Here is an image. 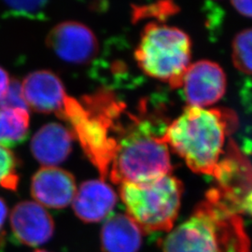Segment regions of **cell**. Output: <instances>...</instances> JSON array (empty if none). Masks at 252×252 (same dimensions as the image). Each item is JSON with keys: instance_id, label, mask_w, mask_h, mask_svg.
I'll list each match as a JSON object with an SVG mask.
<instances>
[{"instance_id": "cell-12", "label": "cell", "mask_w": 252, "mask_h": 252, "mask_svg": "<svg viewBox=\"0 0 252 252\" xmlns=\"http://www.w3.org/2000/svg\"><path fill=\"white\" fill-rule=\"evenodd\" d=\"M72 132L66 127L50 123L42 126L32 137L30 149L37 162L54 166L67 159L72 151Z\"/></svg>"}, {"instance_id": "cell-2", "label": "cell", "mask_w": 252, "mask_h": 252, "mask_svg": "<svg viewBox=\"0 0 252 252\" xmlns=\"http://www.w3.org/2000/svg\"><path fill=\"white\" fill-rule=\"evenodd\" d=\"M162 247L163 252H250L251 241L239 214L207 193Z\"/></svg>"}, {"instance_id": "cell-13", "label": "cell", "mask_w": 252, "mask_h": 252, "mask_svg": "<svg viewBox=\"0 0 252 252\" xmlns=\"http://www.w3.org/2000/svg\"><path fill=\"white\" fill-rule=\"evenodd\" d=\"M103 252H138L142 245V230L126 214L109 218L101 231Z\"/></svg>"}, {"instance_id": "cell-9", "label": "cell", "mask_w": 252, "mask_h": 252, "mask_svg": "<svg viewBox=\"0 0 252 252\" xmlns=\"http://www.w3.org/2000/svg\"><path fill=\"white\" fill-rule=\"evenodd\" d=\"M22 89L28 108L40 113L54 112L59 116L68 97L61 79L50 70L29 73Z\"/></svg>"}, {"instance_id": "cell-3", "label": "cell", "mask_w": 252, "mask_h": 252, "mask_svg": "<svg viewBox=\"0 0 252 252\" xmlns=\"http://www.w3.org/2000/svg\"><path fill=\"white\" fill-rule=\"evenodd\" d=\"M166 128L148 114L120 145L107 179L116 184L140 183L169 175L173 166L163 139Z\"/></svg>"}, {"instance_id": "cell-14", "label": "cell", "mask_w": 252, "mask_h": 252, "mask_svg": "<svg viewBox=\"0 0 252 252\" xmlns=\"http://www.w3.org/2000/svg\"><path fill=\"white\" fill-rule=\"evenodd\" d=\"M29 112L23 108H0V146L13 148L24 143L29 133Z\"/></svg>"}, {"instance_id": "cell-8", "label": "cell", "mask_w": 252, "mask_h": 252, "mask_svg": "<svg viewBox=\"0 0 252 252\" xmlns=\"http://www.w3.org/2000/svg\"><path fill=\"white\" fill-rule=\"evenodd\" d=\"M10 227L20 243L37 247L48 242L54 235L53 217L38 203L20 202L10 213Z\"/></svg>"}, {"instance_id": "cell-23", "label": "cell", "mask_w": 252, "mask_h": 252, "mask_svg": "<svg viewBox=\"0 0 252 252\" xmlns=\"http://www.w3.org/2000/svg\"><path fill=\"white\" fill-rule=\"evenodd\" d=\"M46 252V251H36V252Z\"/></svg>"}, {"instance_id": "cell-7", "label": "cell", "mask_w": 252, "mask_h": 252, "mask_svg": "<svg viewBox=\"0 0 252 252\" xmlns=\"http://www.w3.org/2000/svg\"><path fill=\"white\" fill-rule=\"evenodd\" d=\"M182 87L190 107H207L220 99L226 91L223 69L212 61L202 60L189 64Z\"/></svg>"}, {"instance_id": "cell-10", "label": "cell", "mask_w": 252, "mask_h": 252, "mask_svg": "<svg viewBox=\"0 0 252 252\" xmlns=\"http://www.w3.org/2000/svg\"><path fill=\"white\" fill-rule=\"evenodd\" d=\"M77 192L72 174L54 166H44L33 176L31 194L36 203L51 208L70 205Z\"/></svg>"}, {"instance_id": "cell-1", "label": "cell", "mask_w": 252, "mask_h": 252, "mask_svg": "<svg viewBox=\"0 0 252 252\" xmlns=\"http://www.w3.org/2000/svg\"><path fill=\"white\" fill-rule=\"evenodd\" d=\"M236 126L235 115L227 109L189 107L167 126L163 139L192 171L214 177L225 154L226 136Z\"/></svg>"}, {"instance_id": "cell-11", "label": "cell", "mask_w": 252, "mask_h": 252, "mask_svg": "<svg viewBox=\"0 0 252 252\" xmlns=\"http://www.w3.org/2000/svg\"><path fill=\"white\" fill-rule=\"evenodd\" d=\"M117 202L113 189L103 180L83 182L73 199L75 214L82 221L98 222L112 211Z\"/></svg>"}, {"instance_id": "cell-19", "label": "cell", "mask_w": 252, "mask_h": 252, "mask_svg": "<svg viewBox=\"0 0 252 252\" xmlns=\"http://www.w3.org/2000/svg\"><path fill=\"white\" fill-rule=\"evenodd\" d=\"M236 11L248 18H252V0H231Z\"/></svg>"}, {"instance_id": "cell-21", "label": "cell", "mask_w": 252, "mask_h": 252, "mask_svg": "<svg viewBox=\"0 0 252 252\" xmlns=\"http://www.w3.org/2000/svg\"><path fill=\"white\" fill-rule=\"evenodd\" d=\"M10 79L9 73L7 72L3 67L0 66V100L3 98L6 92L8 90Z\"/></svg>"}, {"instance_id": "cell-5", "label": "cell", "mask_w": 252, "mask_h": 252, "mask_svg": "<svg viewBox=\"0 0 252 252\" xmlns=\"http://www.w3.org/2000/svg\"><path fill=\"white\" fill-rule=\"evenodd\" d=\"M183 185L169 175L140 183H124L121 197L128 215L146 233L168 232L178 218Z\"/></svg>"}, {"instance_id": "cell-4", "label": "cell", "mask_w": 252, "mask_h": 252, "mask_svg": "<svg viewBox=\"0 0 252 252\" xmlns=\"http://www.w3.org/2000/svg\"><path fill=\"white\" fill-rule=\"evenodd\" d=\"M191 40L183 30L159 23L145 27L135 52L136 63L148 76L182 87L189 66Z\"/></svg>"}, {"instance_id": "cell-22", "label": "cell", "mask_w": 252, "mask_h": 252, "mask_svg": "<svg viewBox=\"0 0 252 252\" xmlns=\"http://www.w3.org/2000/svg\"><path fill=\"white\" fill-rule=\"evenodd\" d=\"M240 212H246L252 215V190L245 197L240 206Z\"/></svg>"}, {"instance_id": "cell-6", "label": "cell", "mask_w": 252, "mask_h": 252, "mask_svg": "<svg viewBox=\"0 0 252 252\" xmlns=\"http://www.w3.org/2000/svg\"><path fill=\"white\" fill-rule=\"evenodd\" d=\"M46 45L64 62L86 64L98 53V40L90 27L78 21H63L46 36Z\"/></svg>"}, {"instance_id": "cell-20", "label": "cell", "mask_w": 252, "mask_h": 252, "mask_svg": "<svg viewBox=\"0 0 252 252\" xmlns=\"http://www.w3.org/2000/svg\"><path fill=\"white\" fill-rule=\"evenodd\" d=\"M7 216H8V207L5 201L0 198V245L4 243V239H5L4 226H5Z\"/></svg>"}, {"instance_id": "cell-15", "label": "cell", "mask_w": 252, "mask_h": 252, "mask_svg": "<svg viewBox=\"0 0 252 252\" xmlns=\"http://www.w3.org/2000/svg\"><path fill=\"white\" fill-rule=\"evenodd\" d=\"M232 58L238 70L252 75V28L245 29L234 36Z\"/></svg>"}, {"instance_id": "cell-17", "label": "cell", "mask_w": 252, "mask_h": 252, "mask_svg": "<svg viewBox=\"0 0 252 252\" xmlns=\"http://www.w3.org/2000/svg\"><path fill=\"white\" fill-rule=\"evenodd\" d=\"M0 108H23L28 110L23 94L22 83L17 79L10 80L8 90L0 100Z\"/></svg>"}, {"instance_id": "cell-16", "label": "cell", "mask_w": 252, "mask_h": 252, "mask_svg": "<svg viewBox=\"0 0 252 252\" xmlns=\"http://www.w3.org/2000/svg\"><path fill=\"white\" fill-rule=\"evenodd\" d=\"M17 159L9 149L0 146V187L15 190L19 183Z\"/></svg>"}, {"instance_id": "cell-18", "label": "cell", "mask_w": 252, "mask_h": 252, "mask_svg": "<svg viewBox=\"0 0 252 252\" xmlns=\"http://www.w3.org/2000/svg\"><path fill=\"white\" fill-rule=\"evenodd\" d=\"M12 11L23 16H35L45 8L48 0H3Z\"/></svg>"}]
</instances>
